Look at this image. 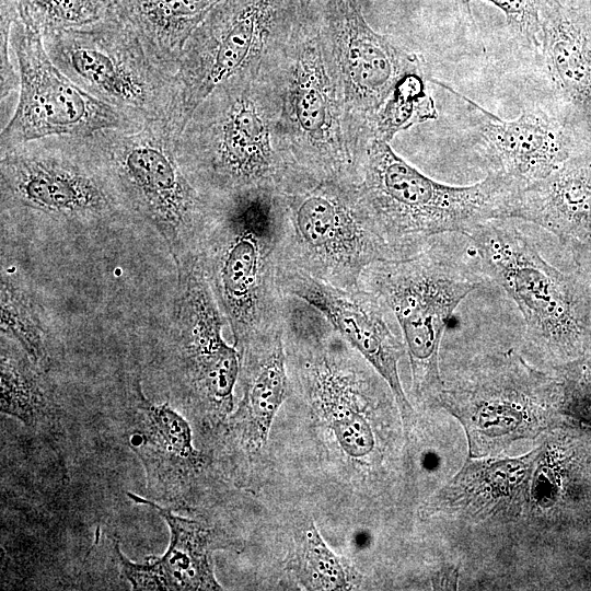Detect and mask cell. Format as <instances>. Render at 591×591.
Segmentation results:
<instances>
[{
	"instance_id": "obj_1",
	"label": "cell",
	"mask_w": 591,
	"mask_h": 591,
	"mask_svg": "<svg viewBox=\"0 0 591 591\" xmlns=\"http://www.w3.org/2000/svg\"><path fill=\"white\" fill-rule=\"evenodd\" d=\"M260 72L296 165L320 179L357 185L364 152L350 129L333 51L310 0Z\"/></svg>"
},
{
	"instance_id": "obj_2",
	"label": "cell",
	"mask_w": 591,
	"mask_h": 591,
	"mask_svg": "<svg viewBox=\"0 0 591 591\" xmlns=\"http://www.w3.org/2000/svg\"><path fill=\"white\" fill-rule=\"evenodd\" d=\"M278 189L217 197L198 255L237 350L283 333L289 296L279 281Z\"/></svg>"
},
{
	"instance_id": "obj_3",
	"label": "cell",
	"mask_w": 591,
	"mask_h": 591,
	"mask_svg": "<svg viewBox=\"0 0 591 591\" xmlns=\"http://www.w3.org/2000/svg\"><path fill=\"white\" fill-rule=\"evenodd\" d=\"M520 187L493 171L470 186L439 183L380 139L368 142L356 185L360 205L391 259L417 254L440 234L466 235L484 222L509 219Z\"/></svg>"
},
{
	"instance_id": "obj_4",
	"label": "cell",
	"mask_w": 591,
	"mask_h": 591,
	"mask_svg": "<svg viewBox=\"0 0 591 591\" xmlns=\"http://www.w3.org/2000/svg\"><path fill=\"white\" fill-rule=\"evenodd\" d=\"M178 151L212 196L280 189L301 171L288 150L273 90L262 72L216 88L179 135Z\"/></svg>"
},
{
	"instance_id": "obj_5",
	"label": "cell",
	"mask_w": 591,
	"mask_h": 591,
	"mask_svg": "<svg viewBox=\"0 0 591 591\" xmlns=\"http://www.w3.org/2000/svg\"><path fill=\"white\" fill-rule=\"evenodd\" d=\"M134 220L158 231L175 266L197 255L212 221L217 196L208 194L185 165L179 135L169 120L136 130L91 135Z\"/></svg>"
},
{
	"instance_id": "obj_6",
	"label": "cell",
	"mask_w": 591,
	"mask_h": 591,
	"mask_svg": "<svg viewBox=\"0 0 591 591\" xmlns=\"http://www.w3.org/2000/svg\"><path fill=\"white\" fill-rule=\"evenodd\" d=\"M508 220L484 222L466 234L480 270L514 301L534 347L564 364L590 355V281L548 264Z\"/></svg>"
},
{
	"instance_id": "obj_7",
	"label": "cell",
	"mask_w": 591,
	"mask_h": 591,
	"mask_svg": "<svg viewBox=\"0 0 591 591\" xmlns=\"http://www.w3.org/2000/svg\"><path fill=\"white\" fill-rule=\"evenodd\" d=\"M2 210L100 228L135 221L91 136H51L0 153Z\"/></svg>"
},
{
	"instance_id": "obj_8",
	"label": "cell",
	"mask_w": 591,
	"mask_h": 591,
	"mask_svg": "<svg viewBox=\"0 0 591 591\" xmlns=\"http://www.w3.org/2000/svg\"><path fill=\"white\" fill-rule=\"evenodd\" d=\"M277 199L281 265L357 290L367 267L391 259L359 202L356 185L298 171Z\"/></svg>"
},
{
	"instance_id": "obj_9",
	"label": "cell",
	"mask_w": 591,
	"mask_h": 591,
	"mask_svg": "<svg viewBox=\"0 0 591 591\" xmlns=\"http://www.w3.org/2000/svg\"><path fill=\"white\" fill-rule=\"evenodd\" d=\"M485 275L456 262L433 239L417 254L367 267L360 287L374 293L402 332L417 398H433L443 387L440 344L450 317Z\"/></svg>"
},
{
	"instance_id": "obj_10",
	"label": "cell",
	"mask_w": 591,
	"mask_h": 591,
	"mask_svg": "<svg viewBox=\"0 0 591 591\" xmlns=\"http://www.w3.org/2000/svg\"><path fill=\"white\" fill-rule=\"evenodd\" d=\"M56 66L83 91L146 125L171 120L177 74L151 58L139 37L116 14L43 37Z\"/></svg>"
},
{
	"instance_id": "obj_11",
	"label": "cell",
	"mask_w": 591,
	"mask_h": 591,
	"mask_svg": "<svg viewBox=\"0 0 591 591\" xmlns=\"http://www.w3.org/2000/svg\"><path fill=\"white\" fill-rule=\"evenodd\" d=\"M303 0H222L187 40L170 124L181 135L218 86L255 79L292 26Z\"/></svg>"
},
{
	"instance_id": "obj_12",
	"label": "cell",
	"mask_w": 591,
	"mask_h": 591,
	"mask_svg": "<svg viewBox=\"0 0 591 591\" xmlns=\"http://www.w3.org/2000/svg\"><path fill=\"white\" fill-rule=\"evenodd\" d=\"M434 399L463 425L471 456H485L540 433L559 391L557 379L505 355L448 387L443 384Z\"/></svg>"
},
{
	"instance_id": "obj_13",
	"label": "cell",
	"mask_w": 591,
	"mask_h": 591,
	"mask_svg": "<svg viewBox=\"0 0 591 591\" xmlns=\"http://www.w3.org/2000/svg\"><path fill=\"white\" fill-rule=\"evenodd\" d=\"M11 46L19 97L0 132V153L45 137H88L106 129L136 130L144 126L78 86L51 60L43 37L20 15L12 26Z\"/></svg>"
},
{
	"instance_id": "obj_14",
	"label": "cell",
	"mask_w": 591,
	"mask_h": 591,
	"mask_svg": "<svg viewBox=\"0 0 591 591\" xmlns=\"http://www.w3.org/2000/svg\"><path fill=\"white\" fill-rule=\"evenodd\" d=\"M172 347L176 375L188 401L215 417L233 409L241 359L222 337L227 323L210 288L199 255L176 267Z\"/></svg>"
},
{
	"instance_id": "obj_15",
	"label": "cell",
	"mask_w": 591,
	"mask_h": 591,
	"mask_svg": "<svg viewBox=\"0 0 591 591\" xmlns=\"http://www.w3.org/2000/svg\"><path fill=\"white\" fill-rule=\"evenodd\" d=\"M336 62L348 123L362 151L373 120L396 86L422 73L418 58L368 24L358 0H310Z\"/></svg>"
},
{
	"instance_id": "obj_16",
	"label": "cell",
	"mask_w": 591,
	"mask_h": 591,
	"mask_svg": "<svg viewBox=\"0 0 591 591\" xmlns=\"http://www.w3.org/2000/svg\"><path fill=\"white\" fill-rule=\"evenodd\" d=\"M279 281L288 296L297 297L320 311L367 360L386 383L405 426H409L415 412L398 373V361L406 354V348L391 329L390 312L384 303L361 287L357 290L337 288L281 264Z\"/></svg>"
},
{
	"instance_id": "obj_17",
	"label": "cell",
	"mask_w": 591,
	"mask_h": 591,
	"mask_svg": "<svg viewBox=\"0 0 591 591\" xmlns=\"http://www.w3.org/2000/svg\"><path fill=\"white\" fill-rule=\"evenodd\" d=\"M463 99L476 117L490 171L521 186L545 178L571 163L590 160L577 153L578 136H583L560 116L524 109L518 118L503 120L470 99Z\"/></svg>"
},
{
	"instance_id": "obj_18",
	"label": "cell",
	"mask_w": 591,
	"mask_h": 591,
	"mask_svg": "<svg viewBox=\"0 0 591 591\" xmlns=\"http://www.w3.org/2000/svg\"><path fill=\"white\" fill-rule=\"evenodd\" d=\"M540 20L559 116L591 141V0H542Z\"/></svg>"
},
{
	"instance_id": "obj_19",
	"label": "cell",
	"mask_w": 591,
	"mask_h": 591,
	"mask_svg": "<svg viewBox=\"0 0 591 591\" xmlns=\"http://www.w3.org/2000/svg\"><path fill=\"white\" fill-rule=\"evenodd\" d=\"M509 219L554 234L581 267H591V160L571 163L522 186Z\"/></svg>"
},
{
	"instance_id": "obj_20",
	"label": "cell",
	"mask_w": 591,
	"mask_h": 591,
	"mask_svg": "<svg viewBox=\"0 0 591 591\" xmlns=\"http://www.w3.org/2000/svg\"><path fill=\"white\" fill-rule=\"evenodd\" d=\"M134 402L130 448L143 464L150 494L172 502L197 467L199 456L193 445L192 429L167 402L149 399L139 381L134 387Z\"/></svg>"
},
{
	"instance_id": "obj_21",
	"label": "cell",
	"mask_w": 591,
	"mask_h": 591,
	"mask_svg": "<svg viewBox=\"0 0 591 591\" xmlns=\"http://www.w3.org/2000/svg\"><path fill=\"white\" fill-rule=\"evenodd\" d=\"M132 501L153 508L165 520L170 545L161 557H148L138 564L127 559L116 544L120 569L132 590H222L217 581L212 551L215 534L205 524L179 517L150 499L128 493Z\"/></svg>"
},
{
	"instance_id": "obj_22",
	"label": "cell",
	"mask_w": 591,
	"mask_h": 591,
	"mask_svg": "<svg viewBox=\"0 0 591 591\" xmlns=\"http://www.w3.org/2000/svg\"><path fill=\"white\" fill-rule=\"evenodd\" d=\"M541 449L513 459H468L436 496L438 512L489 519L518 514L526 502Z\"/></svg>"
},
{
	"instance_id": "obj_23",
	"label": "cell",
	"mask_w": 591,
	"mask_h": 591,
	"mask_svg": "<svg viewBox=\"0 0 591 591\" xmlns=\"http://www.w3.org/2000/svg\"><path fill=\"white\" fill-rule=\"evenodd\" d=\"M244 396L234 416L248 449L267 442L276 415L289 395L290 380L283 333L239 351Z\"/></svg>"
},
{
	"instance_id": "obj_24",
	"label": "cell",
	"mask_w": 591,
	"mask_h": 591,
	"mask_svg": "<svg viewBox=\"0 0 591 591\" xmlns=\"http://www.w3.org/2000/svg\"><path fill=\"white\" fill-rule=\"evenodd\" d=\"M222 0H117L115 14L158 63L177 74L184 47Z\"/></svg>"
},
{
	"instance_id": "obj_25",
	"label": "cell",
	"mask_w": 591,
	"mask_h": 591,
	"mask_svg": "<svg viewBox=\"0 0 591 591\" xmlns=\"http://www.w3.org/2000/svg\"><path fill=\"white\" fill-rule=\"evenodd\" d=\"M43 372L22 348L18 350L2 337L1 413L18 418L30 428L55 426L59 406Z\"/></svg>"
},
{
	"instance_id": "obj_26",
	"label": "cell",
	"mask_w": 591,
	"mask_h": 591,
	"mask_svg": "<svg viewBox=\"0 0 591 591\" xmlns=\"http://www.w3.org/2000/svg\"><path fill=\"white\" fill-rule=\"evenodd\" d=\"M21 20L42 37L81 28L113 14L117 0H15Z\"/></svg>"
},
{
	"instance_id": "obj_27",
	"label": "cell",
	"mask_w": 591,
	"mask_h": 591,
	"mask_svg": "<svg viewBox=\"0 0 591 591\" xmlns=\"http://www.w3.org/2000/svg\"><path fill=\"white\" fill-rule=\"evenodd\" d=\"M1 331L27 354L31 360L46 371L50 360L48 335L31 298L16 283L1 279Z\"/></svg>"
},
{
	"instance_id": "obj_28",
	"label": "cell",
	"mask_w": 591,
	"mask_h": 591,
	"mask_svg": "<svg viewBox=\"0 0 591 591\" xmlns=\"http://www.w3.org/2000/svg\"><path fill=\"white\" fill-rule=\"evenodd\" d=\"M437 117L434 101L427 92L424 74H410L396 86L376 114L370 140L390 142L397 132Z\"/></svg>"
},
{
	"instance_id": "obj_29",
	"label": "cell",
	"mask_w": 591,
	"mask_h": 591,
	"mask_svg": "<svg viewBox=\"0 0 591 591\" xmlns=\"http://www.w3.org/2000/svg\"><path fill=\"white\" fill-rule=\"evenodd\" d=\"M304 564L314 586L321 590L349 588L347 572L312 521L305 530Z\"/></svg>"
},
{
	"instance_id": "obj_30",
	"label": "cell",
	"mask_w": 591,
	"mask_h": 591,
	"mask_svg": "<svg viewBox=\"0 0 591 591\" xmlns=\"http://www.w3.org/2000/svg\"><path fill=\"white\" fill-rule=\"evenodd\" d=\"M467 4L473 0H462ZM496 5L505 15L508 25L528 45H540L542 0H480Z\"/></svg>"
},
{
	"instance_id": "obj_31",
	"label": "cell",
	"mask_w": 591,
	"mask_h": 591,
	"mask_svg": "<svg viewBox=\"0 0 591 591\" xmlns=\"http://www.w3.org/2000/svg\"><path fill=\"white\" fill-rule=\"evenodd\" d=\"M0 57H1V101L5 100L19 84V73L13 65L11 32L19 10L15 0H1L0 4Z\"/></svg>"
},
{
	"instance_id": "obj_32",
	"label": "cell",
	"mask_w": 591,
	"mask_h": 591,
	"mask_svg": "<svg viewBox=\"0 0 591 591\" xmlns=\"http://www.w3.org/2000/svg\"><path fill=\"white\" fill-rule=\"evenodd\" d=\"M457 569L454 566L447 567L436 575L433 586L437 589L455 590L457 588Z\"/></svg>"
},
{
	"instance_id": "obj_33",
	"label": "cell",
	"mask_w": 591,
	"mask_h": 591,
	"mask_svg": "<svg viewBox=\"0 0 591 591\" xmlns=\"http://www.w3.org/2000/svg\"><path fill=\"white\" fill-rule=\"evenodd\" d=\"M591 358V357H590Z\"/></svg>"
}]
</instances>
